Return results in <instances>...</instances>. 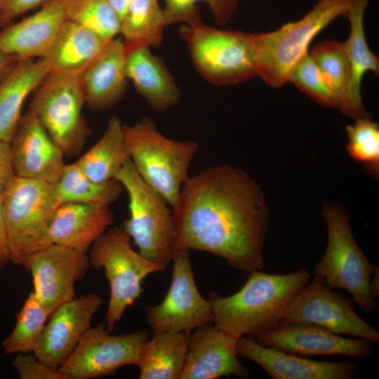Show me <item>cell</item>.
<instances>
[{
	"label": "cell",
	"instance_id": "6da1fadb",
	"mask_svg": "<svg viewBox=\"0 0 379 379\" xmlns=\"http://www.w3.org/2000/svg\"><path fill=\"white\" fill-rule=\"evenodd\" d=\"M171 208L173 252L203 251L239 271L263 270L268 211L261 190L242 169L216 166L190 177Z\"/></svg>",
	"mask_w": 379,
	"mask_h": 379
},
{
	"label": "cell",
	"instance_id": "7a4b0ae2",
	"mask_svg": "<svg viewBox=\"0 0 379 379\" xmlns=\"http://www.w3.org/2000/svg\"><path fill=\"white\" fill-rule=\"evenodd\" d=\"M312 276L305 268L286 274L253 270L241 288L229 296L211 292L214 325L237 338L255 339L281 324L286 309Z\"/></svg>",
	"mask_w": 379,
	"mask_h": 379
},
{
	"label": "cell",
	"instance_id": "3957f363",
	"mask_svg": "<svg viewBox=\"0 0 379 379\" xmlns=\"http://www.w3.org/2000/svg\"><path fill=\"white\" fill-rule=\"evenodd\" d=\"M123 133L130 159L138 174L173 207L190 178L189 168L198 152L199 143L166 137L146 117L133 125H123Z\"/></svg>",
	"mask_w": 379,
	"mask_h": 379
},
{
	"label": "cell",
	"instance_id": "277c9868",
	"mask_svg": "<svg viewBox=\"0 0 379 379\" xmlns=\"http://www.w3.org/2000/svg\"><path fill=\"white\" fill-rule=\"evenodd\" d=\"M352 1L319 0L298 20L272 32L253 34L257 76L272 88L284 86L314 37L335 19L345 16Z\"/></svg>",
	"mask_w": 379,
	"mask_h": 379
},
{
	"label": "cell",
	"instance_id": "5b68a950",
	"mask_svg": "<svg viewBox=\"0 0 379 379\" xmlns=\"http://www.w3.org/2000/svg\"><path fill=\"white\" fill-rule=\"evenodd\" d=\"M199 74L215 86H227L257 76L252 33L220 29L201 19L180 29Z\"/></svg>",
	"mask_w": 379,
	"mask_h": 379
},
{
	"label": "cell",
	"instance_id": "8992f818",
	"mask_svg": "<svg viewBox=\"0 0 379 379\" xmlns=\"http://www.w3.org/2000/svg\"><path fill=\"white\" fill-rule=\"evenodd\" d=\"M2 198L10 262L25 268L33 254L51 244L53 185L15 175Z\"/></svg>",
	"mask_w": 379,
	"mask_h": 379
},
{
	"label": "cell",
	"instance_id": "52a82bcc",
	"mask_svg": "<svg viewBox=\"0 0 379 379\" xmlns=\"http://www.w3.org/2000/svg\"><path fill=\"white\" fill-rule=\"evenodd\" d=\"M322 215L328 229V243L321 260L314 266L312 276L319 275L330 289L348 291L354 302L364 312L377 307L371 294L373 265L358 246L350 225L347 211L333 204H325Z\"/></svg>",
	"mask_w": 379,
	"mask_h": 379
},
{
	"label": "cell",
	"instance_id": "ba28073f",
	"mask_svg": "<svg viewBox=\"0 0 379 379\" xmlns=\"http://www.w3.org/2000/svg\"><path fill=\"white\" fill-rule=\"evenodd\" d=\"M88 251L90 264L95 270L104 269L109 281L110 294L105 320L107 329L112 331L126 309L140 297L143 280L152 273L165 271L166 267L135 252L123 227L105 232Z\"/></svg>",
	"mask_w": 379,
	"mask_h": 379
},
{
	"label": "cell",
	"instance_id": "9c48e42d",
	"mask_svg": "<svg viewBox=\"0 0 379 379\" xmlns=\"http://www.w3.org/2000/svg\"><path fill=\"white\" fill-rule=\"evenodd\" d=\"M115 179L128 196L129 218L123 228L138 253L166 267L173 255L172 208L138 174L130 157Z\"/></svg>",
	"mask_w": 379,
	"mask_h": 379
},
{
	"label": "cell",
	"instance_id": "30bf717a",
	"mask_svg": "<svg viewBox=\"0 0 379 379\" xmlns=\"http://www.w3.org/2000/svg\"><path fill=\"white\" fill-rule=\"evenodd\" d=\"M34 91L27 112L65 156L79 155L91 133L82 114L86 102L80 78L49 72Z\"/></svg>",
	"mask_w": 379,
	"mask_h": 379
},
{
	"label": "cell",
	"instance_id": "8fae6325",
	"mask_svg": "<svg viewBox=\"0 0 379 379\" xmlns=\"http://www.w3.org/2000/svg\"><path fill=\"white\" fill-rule=\"evenodd\" d=\"M147 340L145 330L112 335L103 324L91 326L58 372L62 379H89L112 375L124 366H136Z\"/></svg>",
	"mask_w": 379,
	"mask_h": 379
},
{
	"label": "cell",
	"instance_id": "7c38bea8",
	"mask_svg": "<svg viewBox=\"0 0 379 379\" xmlns=\"http://www.w3.org/2000/svg\"><path fill=\"white\" fill-rule=\"evenodd\" d=\"M304 286L291 302L281 324L304 323L317 325L335 333L379 343V332L354 311L345 295L333 292L319 275Z\"/></svg>",
	"mask_w": 379,
	"mask_h": 379
},
{
	"label": "cell",
	"instance_id": "4fadbf2b",
	"mask_svg": "<svg viewBox=\"0 0 379 379\" xmlns=\"http://www.w3.org/2000/svg\"><path fill=\"white\" fill-rule=\"evenodd\" d=\"M169 289L162 302L145 308L152 333L190 331L213 321L210 303L200 294L194 278L190 252H173Z\"/></svg>",
	"mask_w": 379,
	"mask_h": 379
},
{
	"label": "cell",
	"instance_id": "5bb4252c",
	"mask_svg": "<svg viewBox=\"0 0 379 379\" xmlns=\"http://www.w3.org/2000/svg\"><path fill=\"white\" fill-rule=\"evenodd\" d=\"M87 253L51 244L33 254L25 269L32 277L33 293L51 314L74 298V286L90 267Z\"/></svg>",
	"mask_w": 379,
	"mask_h": 379
},
{
	"label": "cell",
	"instance_id": "9a60e30c",
	"mask_svg": "<svg viewBox=\"0 0 379 379\" xmlns=\"http://www.w3.org/2000/svg\"><path fill=\"white\" fill-rule=\"evenodd\" d=\"M101 304V297L89 293L60 305L49 317L33 352L34 356L58 370L91 327V319Z\"/></svg>",
	"mask_w": 379,
	"mask_h": 379
},
{
	"label": "cell",
	"instance_id": "2e32d148",
	"mask_svg": "<svg viewBox=\"0 0 379 379\" xmlns=\"http://www.w3.org/2000/svg\"><path fill=\"white\" fill-rule=\"evenodd\" d=\"M9 145L15 176L57 182L65 165V154L29 112L20 117Z\"/></svg>",
	"mask_w": 379,
	"mask_h": 379
},
{
	"label": "cell",
	"instance_id": "e0dca14e",
	"mask_svg": "<svg viewBox=\"0 0 379 379\" xmlns=\"http://www.w3.org/2000/svg\"><path fill=\"white\" fill-rule=\"evenodd\" d=\"M255 340L300 357L341 355L361 359L373 353L371 343L366 340L343 338L323 327L304 323L280 324Z\"/></svg>",
	"mask_w": 379,
	"mask_h": 379
},
{
	"label": "cell",
	"instance_id": "ac0fdd59",
	"mask_svg": "<svg viewBox=\"0 0 379 379\" xmlns=\"http://www.w3.org/2000/svg\"><path fill=\"white\" fill-rule=\"evenodd\" d=\"M239 338L209 324L193 330L180 379L249 378V371L238 360Z\"/></svg>",
	"mask_w": 379,
	"mask_h": 379
},
{
	"label": "cell",
	"instance_id": "d6986e66",
	"mask_svg": "<svg viewBox=\"0 0 379 379\" xmlns=\"http://www.w3.org/2000/svg\"><path fill=\"white\" fill-rule=\"evenodd\" d=\"M237 354L260 366L274 379H352L357 369L353 363L310 360L262 345L246 336L238 338Z\"/></svg>",
	"mask_w": 379,
	"mask_h": 379
},
{
	"label": "cell",
	"instance_id": "ffe728a7",
	"mask_svg": "<svg viewBox=\"0 0 379 379\" xmlns=\"http://www.w3.org/2000/svg\"><path fill=\"white\" fill-rule=\"evenodd\" d=\"M67 20L63 1L48 0L29 17L0 30V52L19 60L41 58Z\"/></svg>",
	"mask_w": 379,
	"mask_h": 379
},
{
	"label": "cell",
	"instance_id": "44dd1931",
	"mask_svg": "<svg viewBox=\"0 0 379 379\" xmlns=\"http://www.w3.org/2000/svg\"><path fill=\"white\" fill-rule=\"evenodd\" d=\"M125 55L124 41L114 38L79 77L86 104L92 111L109 109L123 98L128 81Z\"/></svg>",
	"mask_w": 379,
	"mask_h": 379
},
{
	"label": "cell",
	"instance_id": "7402d4cb",
	"mask_svg": "<svg viewBox=\"0 0 379 379\" xmlns=\"http://www.w3.org/2000/svg\"><path fill=\"white\" fill-rule=\"evenodd\" d=\"M114 222L109 207L69 202L58 206L48 230L51 244L87 253Z\"/></svg>",
	"mask_w": 379,
	"mask_h": 379
},
{
	"label": "cell",
	"instance_id": "603a6c76",
	"mask_svg": "<svg viewBox=\"0 0 379 379\" xmlns=\"http://www.w3.org/2000/svg\"><path fill=\"white\" fill-rule=\"evenodd\" d=\"M125 50L126 77L149 106L163 112L176 105L180 93L163 61L147 46L125 44Z\"/></svg>",
	"mask_w": 379,
	"mask_h": 379
},
{
	"label": "cell",
	"instance_id": "cb8c5ba5",
	"mask_svg": "<svg viewBox=\"0 0 379 379\" xmlns=\"http://www.w3.org/2000/svg\"><path fill=\"white\" fill-rule=\"evenodd\" d=\"M109 41L88 28L67 20L41 59L49 72L80 77Z\"/></svg>",
	"mask_w": 379,
	"mask_h": 379
},
{
	"label": "cell",
	"instance_id": "d4e9b609",
	"mask_svg": "<svg viewBox=\"0 0 379 379\" xmlns=\"http://www.w3.org/2000/svg\"><path fill=\"white\" fill-rule=\"evenodd\" d=\"M370 0H352L345 16L350 25L348 39L345 41L350 65L349 100L350 117L369 116L365 110L361 95L362 78L368 72L379 73V60L367 44L364 28L365 11Z\"/></svg>",
	"mask_w": 379,
	"mask_h": 379
},
{
	"label": "cell",
	"instance_id": "484cf974",
	"mask_svg": "<svg viewBox=\"0 0 379 379\" xmlns=\"http://www.w3.org/2000/svg\"><path fill=\"white\" fill-rule=\"evenodd\" d=\"M48 73L41 58L19 60L0 83V140L10 142L25 100Z\"/></svg>",
	"mask_w": 379,
	"mask_h": 379
},
{
	"label": "cell",
	"instance_id": "4316f807",
	"mask_svg": "<svg viewBox=\"0 0 379 379\" xmlns=\"http://www.w3.org/2000/svg\"><path fill=\"white\" fill-rule=\"evenodd\" d=\"M191 332L166 331L152 333L136 366L140 379H180Z\"/></svg>",
	"mask_w": 379,
	"mask_h": 379
},
{
	"label": "cell",
	"instance_id": "83f0119b",
	"mask_svg": "<svg viewBox=\"0 0 379 379\" xmlns=\"http://www.w3.org/2000/svg\"><path fill=\"white\" fill-rule=\"evenodd\" d=\"M129 154L123 124L116 116L109 119L99 140L76 161L90 179L105 182L115 179Z\"/></svg>",
	"mask_w": 379,
	"mask_h": 379
},
{
	"label": "cell",
	"instance_id": "f1b7e54d",
	"mask_svg": "<svg viewBox=\"0 0 379 379\" xmlns=\"http://www.w3.org/2000/svg\"><path fill=\"white\" fill-rule=\"evenodd\" d=\"M124 187L116 180L97 182L90 179L75 161L65 164L53 185L55 208L61 204L77 202L109 207L119 198Z\"/></svg>",
	"mask_w": 379,
	"mask_h": 379
},
{
	"label": "cell",
	"instance_id": "f546056e",
	"mask_svg": "<svg viewBox=\"0 0 379 379\" xmlns=\"http://www.w3.org/2000/svg\"><path fill=\"white\" fill-rule=\"evenodd\" d=\"M165 27L159 0H132L121 19L119 34L126 45L157 47Z\"/></svg>",
	"mask_w": 379,
	"mask_h": 379
},
{
	"label": "cell",
	"instance_id": "4dcf8cb0",
	"mask_svg": "<svg viewBox=\"0 0 379 379\" xmlns=\"http://www.w3.org/2000/svg\"><path fill=\"white\" fill-rule=\"evenodd\" d=\"M340 101V111L350 117V65L345 42L324 40L309 53Z\"/></svg>",
	"mask_w": 379,
	"mask_h": 379
},
{
	"label": "cell",
	"instance_id": "1f68e13d",
	"mask_svg": "<svg viewBox=\"0 0 379 379\" xmlns=\"http://www.w3.org/2000/svg\"><path fill=\"white\" fill-rule=\"evenodd\" d=\"M51 316L44 305L31 292L17 314L15 325L3 341L8 354L33 353Z\"/></svg>",
	"mask_w": 379,
	"mask_h": 379
},
{
	"label": "cell",
	"instance_id": "d6a6232c",
	"mask_svg": "<svg viewBox=\"0 0 379 379\" xmlns=\"http://www.w3.org/2000/svg\"><path fill=\"white\" fill-rule=\"evenodd\" d=\"M67 20L93 31L105 41L120 32V18L107 0H62Z\"/></svg>",
	"mask_w": 379,
	"mask_h": 379
},
{
	"label": "cell",
	"instance_id": "836d02e7",
	"mask_svg": "<svg viewBox=\"0 0 379 379\" xmlns=\"http://www.w3.org/2000/svg\"><path fill=\"white\" fill-rule=\"evenodd\" d=\"M347 151L355 161L364 165L367 173L378 178L379 174V127L370 116L359 117L353 125L346 126Z\"/></svg>",
	"mask_w": 379,
	"mask_h": 379
},
{
	"label": "cell",
	"instance_id": "e575fe53",
	"mask_svg": "<svg viewBox=\"0 0 379 379\" xmlns=\"http://www.w3.org/2000/svg\"><path fill=\"white\" fill-rule=\"evenodd\" d=\"M166 25L190 23L200 19L197 4L207 5L215 22L223 26L235 15L239 0H163Z\"/></svg>",
	"mask_w": 379,
	"mask_h": 379
},
{
	"label": "cell",
	"instance_id": "d590c367",
	"mask_svg": "<svg viewBox=\"0 0 379 379\" xmlns=\"http://www.w3.org/2000/svg\"><path fill=\"white\" fill-rule=\"evenodd\" d=\"M288 82L294 84L320 104L340 110L338 96L309 52L293 67L288 74Z\"/></svg>",
	"mask_w": 379,
	"mask_h": 379
},
{
	"label": "cell",
	"instance_id": "8d00e7d4",
	"mask_svg": "<svg viewBox=\"0 0 379 379\" xmlns=\"http://www.w3.org/2000/svg\"><path fill=\"white\" fill-rule=\"evenodd\" d=\"M12 365L20 379H62L55 370L38 359L33 353H20Z\"/></svg>",
	"mask_w": 379,
	"mask_h": 379
},
{
	"label": "cell",
	"instance_id": "74e56055",
	"mask_svg": "<svg viewBox=\"0 0 379 379\" xmlns=\"http://www.w3.org/2000/svg\"><path fill=\"white\" fill-rule=\"evenodd\" d=\"M48 0H4L0 6V27L22 14L44 4Z\"/></svg>",
	"mask_w": 379,
	"mask_h": 379
},
{
	"label": "cell",
	"instance_id": "f35d334b",
	"mask_svg": "<svg viewBox=\"0 0 379 379\" xmlns=\"http://www.w3.org/2000/svg\"><path fill=\"white\" fill-rule=\"evenodd\" d=\"M14 176L9 142L0 140V195Z\"/></svg>",
	"mask_w": 379,
	"mask_h": 379
},
{
	"label": "cell",
	"instance_id": "ab89813d",
	"mask_svg": "<svg viewBox=\"0 0 379 379\" xmlns=\"http://www.w3.org/2000/svg\"><path fill=\"white\" fill-rule=\"evenodd\" d=\"M10 262L6 224L4 215L3 198L0 195V270H4Z\"/></svg>",
	"mask_w": 379,
	"mask_h": 379
},
{
	"label": "cell",
	"instance_id": "60d3db41",
	"mask_svg": "<svg viewBox=\"0 0 379 379\" xmlns=\"http://www.w3.org/2000/svg\"><path fill=\"white\" fill-rule=\"evenodd\" d=\"M18 61L15 56L0 52V83L12 71Z\"/></svg>",
	"mask_w": 379,
	"mask_h": 379
},
{
	"label": "cell",
	"instance_id": "b9f144b4",
	"mask_svg": "<svg viewBox=\"0 0 379 379\" xmlns=\"http://www.w3.org/2000/svg\"><path fill=\"white\" fill-rule=\"evenodd\" d=\"M112 8L120 18V21L124 15L128 6L132 0H107Z\"/></svg>",
	"mask_w": 379,
	"mask_h": 379
},
{
	"label": "cell",
	"instance_id": "7bdbcfd3",
	"mask_svg": "<svg viewBox=\"0 0 379 379\" xmlns=\"http://www.w3.org/2000/svg\"><path fill=\"white\" fill-rule=\"evenodd\" d=\"M375 275L370 284L371 294L373 299L376 298L379 295V287H378V267L375 266L374 269Z\"/></svg>",
	"mask_w": 379,
	"mask_h": 379
},
{
	"label": "cell",
	"instance_id": "ee69618b",
	"mask_svg": "<svg viewBox=\"0 0 379 379\" xmlns=\"http://www.w3.org/2000/svg\"><path fill=\"white\" fill-rule=\"evenodd\" d=\"M4 1V0H0V6H1V4L3 3Z\"/></svg>",
	"mask_w": 379,
	"mask_h": 379
}]
</instances>
